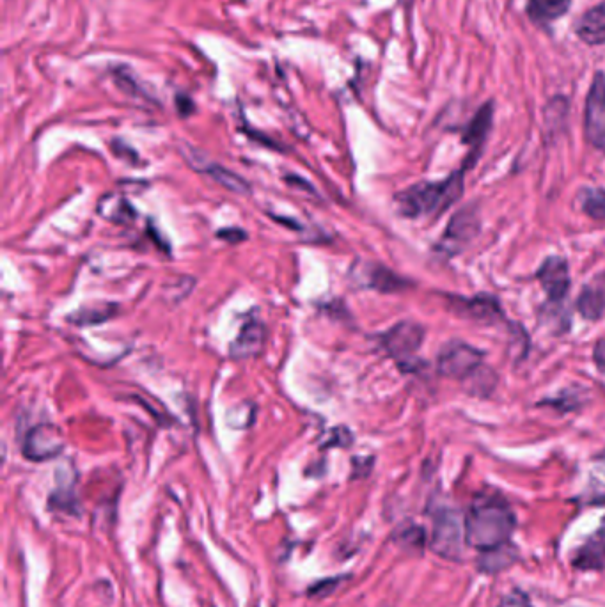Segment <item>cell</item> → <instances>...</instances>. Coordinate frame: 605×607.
I'll return each mask as SVG.
<instances>
[{"label":"cell","mask_w":605,"mask_h":607,"mask_svg":"<svg viewBox=\"0 0 605 607\" xmlns=\"http://www.w3.org/2000/svg\"><path fill=\"white\" fill-rule=\"evenodd\" d=\"M575 32L586 45H605V2L588 9L577 22Z\"/></svg>","instance_id":"4fadbf2b"},{"label":"cell","mask_w":605,"mask_h":607,"mask_svg":"<svg viewBox=\"0 0 605 607\" xmlns=\"http://www.w3.org/2000/svg\"><path fill=\"white\" fill-rule=\"evenodd\" d=\"M490 123H492V105L488 103L481 109L476 119L472 121L471 127L467 130V135H465V141L472 142V144H481L485 135H487Z\"/></svg>","instance_id":"7402d4cb"},{"label":"cell","mask_w":605,"mask_h":607,"mask_svg":"<svg viewBox=\"0 0 605 607\" xmlns=\"http://www.w3.org/2000/svg\"><path fill=\"white\" fill-rule=\"evenodd\" d=\"M584 132L593 148L605 153V77L597 73L586 98Z\"/></svg>","instance_id":"52a82bcc"},{"label":"cell","mask_w":605,"mask_h":607,"mask_svg":"<svg viewBox=\"0 0 605 607\" xmlns=\"http://www.w3.org/2000/svg\"><path fill=\"white\" fill-rule=\"evenodd\" d=\"M265 338H267L265 325L261 324L260 320H249V322H245L238 338L231 343L229 355L236 361L252 359V357L260 355L263 345H265Z\"/></svg>","instance_id":"30bf717a"},{"label":"cell","mask_w":605,"mask_h":607,"mask_svg":"<svg viewBox=\"0 0 605 607\" xmlns=\"http://www.w3.org/2000/svg\"><path fill=\"white\" fill-rule=\"evenodd\" d=\"M465 537V515L455 508H439L433 513V531L430 538L432 551L449 561L462 560Z\"/></svg>","instance_id":"3957f363"},{"label":"cell","mask_w":605,"mask_h":607,"mask_svg":"<svg viewBox=\"0 0 605 607\" xmlns=\"http://www.w3.org/2000/svg\"><path fill=\"white\" fill-rule=\"evenodd\" d=\"M577 309L586 320L597 322L605 315V272L582 286Z\"/></svg>","instance_id":"7c38bea8"},{"label":"cell","mask_w":605,"mask_h":607,"mask_svg":"<svg viewBox=\"0 0 605 607\" xmlns=\"http://www.w3.org/2000/svg\"><path fill=\"white\" fill-rule=\"evenodd\" d=\"M480 224L481 219L478 206H465L460 212H456L451 217L448 228H446V233H444V237L440 240L437 249H439L440 253L446 254V256L460 253L465 245L471 244L474 237L478 235Z\"/></svg>","instance_id":"5b68a950"},{"label":"cell","mask_w":605,"mask_h":607,"mask_svg":"<svg viewBox=\"0 0 605 607\" xmlns=\"http://www.w3.org/2000/svg\"><path fill=\"white\" fill-rule=\"evenodd\" d=\"M64 444L66 441L59 426L41 423L27 432L22 451L32 462H47L63 453Z\"/></svg>","instance_id":"ba28073f"},{"label":"cell","mask_w":605,"mask_h":607,"mask_svg":"<svg viewBox=\"0 0 605 607\" xmlns=\"http://www.w3.org/2000/svg\"><path fill=\"white\" fill-rule=\"evenodd\" d=\"M359 279L364 286H370L377 292H400L401 288L407 286V281H403L400 276H396L394 272L378 263H366L362 267Z\"/></svg>","instance_id":"5bb4252c"},{"label":"cell","mask_w":605,"mask_h":607,"mask_svg":"<svg viewBox=\"0 0 605 607\" xmlns=\"http://www.w3.org/2000/svg\"><path fill=\"white\" fill-rule=\"evenodd\" d=\"M499 607H533L531 606V602L527 600L526 595H522V593L515 592L511 593V595H506L503 600H501V604Z\"/></svg>","instance_id":"cb8c5ba5"},{"label":"cell","mask_w":605,"mask_h":607,"mask_svg":"<svg viewBox=\"0 0 605 607\" xmlns=\"http://www.w3.org/2000/svg\"><path fill=\"white\" fill-rule=\"evenodd\" d=\"M98 212L102 213L107 221L118 222V224H126V222L134 221L137 217V212L134 206L130 205L126 199L116 194H110L98 203Z\"/></svg>","instance_id":"d6986e66"},{"label":"cell","mask_w":605,"mask_h":607,"mask_svg":"<svg viewBox=\"0 0 605 607\" xmlns=\"http://www.w3.org/2000/svg\"><path fill=\"white\" fill-rule=\"evenodd\" d=\"M194 167H196L197 171L208 174V176L213 178L215 182L222 185V187H226V189L231 190V192H236V194H249V192H251L249 183L245 182L242 176H238V174L233 173V171H229V169H226V167L215 164V162L197 164V166Z\"/></svg>","instance_id":"ac0fdd59"},{"label":"cell","mask_w":605,"mask_h":607,"mask_svg":"<svg viewBox=\"0 0 605 607\" xmlns=\"http://www.w3.org/2000/svg\"><path fill=\"white\" fill-rule=\"evenodd\" d=\"M393 542L403 551L419 552L421 554L426 544L425 529L409 522V524H405V526H401L394 531Z\"/></svg>","instance_id":"ffe728a7"},{"label":"cell","mask_w":605,"mask_h":607,"mask_svg":"<svg viewBox=\"0 0 605 607\" xmlns=\"http://www.w3.org/2000/svg\"><path fill=\"white\" fill-rule=\"evenodd\" d=\"M464 192V171L451 174L442 182H421L396 196V210L409 219L439 215L455 205Z\"/></svg>","instance_id":"7a4b0ae2"},{"label":"cell","mask_w":605,"mask_h":607,"mask_svg":"<svg viewBox=\"0 0 605 607\" xmlns=\"http://www.w3.org/2000/svg\"><path fill=\"white\" fill-rule=\"evenodd\" d=\"M515 560H517V549L508 542L494 549L481 551L478 568L483 574H497L504 568L511 567Z\"/></svg>","instance_id":"2e32d148"},{"label":"cell","mask_w":605,"mask_h":607,"mask_svg":"<svg viewBox=\"0 0 605 607\" xmlns=\"http://www.w3.org/2000/svg\"><path fill=\"white\" fill-rule=\"evenodd\" d=\"M425 341V329L416 322H400L382 336V347L396 363L407 364L416 357Z\"/></svg>","instance_id":"8992f818"},{"label":"cell","mask_w":605,"mask_h":607,"mask_svg":"<svg viewBox=\"0 0 605 607\" xmlns=\"http://www.w3.org/2000/svg\"><path fill=\"white\" fill-rule=\"evenodd\" d=\"M574 0H527V13L540 24L554 22L565 16Z\"/></svg>","instance_id":"e0dca14e"},{"label":"cell","mask_w":605,"mask_h":607,"mask_svg":"<svg viewBox=\"0 0 605 607\" xmlns=\"http://www.w3.org/2000/svg\"><path fill=\"white\" fill-rule=\"evenodd\" d=\"M598 533H602V535H605V519L604 521H602V526H600V529H598Z\"/></svg>","instance_id":"83f0119b"},{"label":"cell","mask_w":605,"mask_h":607,"mask_svg":"<svg viewBox=\"0 0 605 607\" xmlns=\"http://www.w3.org/2000/svg\"><path fill=\"white\" fill-rule=\"evenodd\" d=\"M582 210L597 221H605V190H586L582 194Z\"/></svg>","instance_id":"603a6c76"},{"label":"cell","mask_w":605,"mask_h":607,"mask_svg":"<svg viewBox=\"0 0 605 607\" xmlns=\"http://www.w3.org/2000/svg\"><path fill=\"white\" fill-rule=\"evenodd\" d=\"M593 361H595V366H597L598 371L605 375V338L600 339L597 345H595V350H593Z\"/></svg>","instance_id":"4316f807"},{"label":"cell","mask_w":605,"mask_h":607,"mask_svg":"<svg viewBox=\"0 0 605 607\" xmlns=\"http://www.w3.org/2000/svg\"><path fill=\"white\" fill-rule=\"evenodd\" d=\"M217 237L222 238V240H228L231 244H238V242H242L247 238L245 235L244 229H220L219 233H217Z\"/></svg>","instance_id":"d4e9b609"},{"label":"cell","mask_w":605,"mask_h":607,"mask_svg":"<svg viewBox=\"0 0 605 607\" xmlns=\"http://www.w3.org/2000/svg\"><path fill=\"white\" fill-rule=\"evenodd\" d=\"M483 352L464 341H449L437 357V370L442 377L453 380L471 379L481 370Z\"/></svg>","instance_id":"277c9868"},{"label":"cell","mask_w":605,"mask_h":607,"mask_svg":"<svg viewBox=\"0 0 605 607\" xmlns=\"http://www.w3.org/2000/svg\"><path fill=\"white\" fill-rule=\"evenodd\" d=\"M118 306L116 304H100V306H87L68 316L71 324L77 325H95L107 322L112 316L116 315Z\"/></svg>","instance_id":"44dd1931"},{"label":"cell","mask_w":605,"mask_h":607,"mask_svg":"<svg viewBox=\"0 0 605 607\" xmlns=\"http://www.w3.org/2000/svg\"><path fill=\"white\" fill-rule=\"evenodd\" d=\"M538 281L542 284L543 292L547 293L550 302H561L566 299L570 290V270L565 258L549 256L538 269Z\"/></svg>","instance_id":"9c48e42d"},{"label":"cell","mask_w":605,"mask_h":607,"mask_svg":"<svg viewBox=\"0 0 605 607\" xmlns=\"http://www.w3.org/2000/svg\"><path fill=\"white\" fill-rule=\"evenodd\" d=\"M517 526L515 513L503 497L481 494L474 497L465 513V537L467 545L478 551H488L508 544Z\"/></svg>","instance_id":"6da1fadb"},{"label":"cell","mask_w":605,"mask_h":607,"mask_svg":"<svg viewBox=\"0 0 605 607\" xmlns=\"http://www.w3.org/2000/svg\"><path fill=\"white\" fill-rule=\"evenodd\" d=\"M339 584V579H327V581H322V583L316 584L315 588H311L309 593L311 595H315V597H325V595H329L336 586Z\"/></svg>","instance_id":"484cf974"},{"label":"cell","mask_w":605,"mask_h":607,"mask_svg":"<svg viewBox=\"0 0 605 607\" xmlns=\"http://www.w3.org/2000/svg\"><path fill=\"white\" fill-rule=\"evenodd\" d=\"M451 306H455L458 315L469 316L471 320L483 322V324H495L503 320L504 313L499 300L490 295H478L472 299H456Z\"/></svg>","instance_id":"8fae6325"},{"label":"cell","mask_w":605,"mask_h":607,"mask_svg":"<svg viewBox=\"0 0 605 607\" xmlns=\"http://www.w3.org/2000/svg\"><path fill=\"white\" fill-rule=\"evenodd\" d=\"M575 568L586 572H604L605 570V535L597 533L575 552Z\"/></svg>","instance_id":"9a60e30c"}]
</instances>
